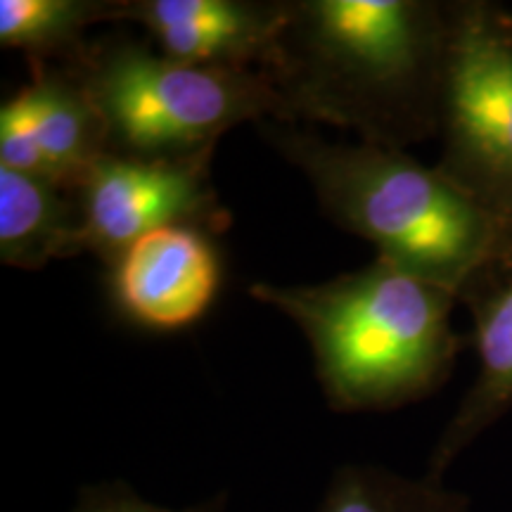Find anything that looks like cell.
Here are the masks:
<instances>
[{"label": "cell", "mask_w": 512, "mask_h": 512, "mask_svg": "<svg viewBox=\"0 0 512 512\" xmlns=\"http://www.w3.org/2000/svg\"><path fill=\"white\" fill-rule=\"evenodd\" d=\"M318 512H472L470 498L432 477L408 479L377 465H344Z\"/></svg>", "instance_id": "cell-13"}, {"label": "cell", "mask_w": 512, "mask_h": 512, "mask_svg": "<svg viewBox=\"0 0 512 512\" xmlns=\"http://www.w3.org/2000/svg\"><path fill=\"white\" fill-rule=\"evenodd\" d=\"M448 31L451 3L290 0L266 69L280 124H332L394 150L437 136Z\"/></svg>", "instance_id": "cell-1"}, {"label": "cell", "mask_w": 512, "mask_h": 512, "mask_svg": "<svg viewBox=\"0 0 512 512\" xmlns=\"http://www.w3.org/2000/svg\"><path fill=\"white\" fill-rule=\"evenodd\" d=\"M69 69L93 98L117 155H195L247 121L285 119L283 100L261 69L202 67L128 38L91 43Z\"/></svg>", "instance_id": "cell-4"}, {"label": "cell", "mask_w": 512, "mask_h": 512, "mask_svg": "<svg viewBox=\"0 0 512 512\" xmlns=\"http://www.w3.org/2000/svg\"><path fill=\"white\" fill-rule=\"evenodd\" d=\"M121 0H0V46L29 62L74 67L91 43L86 31L119 22Z\"/></svg>", "instance_id": "cell-12"}, {"label": "cell", "mask_w": 512, "mask_h": 512, "mask_svg": "<svg viewBox=\"0 0 512 512\" xmlns=\"http://www.w3.org/2000/svg\"><path fill=\"white\" fill-rule=\"evenodd\" d=\"M439 169L512 235V29L498 5L451 3Z\"/></svg>", "instance_id": "cell-5"}, {"label": "cell", "mask_w": 512, "mask_h": 512, "mask_svg": "<svg viewBox=\"0 0 512 512\" xmlns=\"http://www.w3.org/2000/svg\"><path fill=\"white\" fill-rule=\"evenodd\" d=\"M81 252L86 235L74 192L0 166V261L38 271Z\"/></svg>", "instance_id": "cell-11"}, {"label": "cell", "mask_w": 512, "mask_h": 512, "mask_svg": "<svg viewBox=\"0 0 512 512\" xmlns=\"http://www.w3.org/2000/svg\"><path fill=\"white\" fill-rule=\"evenodd\" d=\"M223 508H226V494L192 508L171 510L145 501L124 482H102L83 486L72 512H223Z\"/></svg>", "instance_id": "cell-14"}, {"label": "cell", "mask_w": 512, "mask_h": 512, "mask_svg": "<svg viewBox=\"0 0 512 512\" xmlns=\"http://www.w3.org/2000/svg\"><path fill=\"white\" fill-rule=\"evenodd\" d=\"M138 22L159 53L221 69L266 72L290 19V0H121L119 22Z\"/></svg>", "instance_id": "cell-9"}, {"label": "cell", "mask_w": 512, "mask_h": 512, "mask_svg": "<svg viewBox=\"0 0 512 512\" xmlns=\"http://www.w3.org/2000/svg\"><path fill=\"white\" fill-rule=\"evenodd\" d=\"M214 147L185 157H128L105 152L72 192L79 202L86 252L107 266L128 245L166 226L223 233L230 211L211 183Z\"/></svg>", "instance_id": "cell-6"}, {"label": "cell", "mask_w": 512, "mask_h": 512, "mask_svg": "<svg viewBox=\"0 0 512 512\" xmlns=\"http://www.w3.org/2000/svg\"><path fill=\"white\" fill-rule=\"evenodd\" d=\"M261 133L306 176L332 223L403 271L460 299L479 275L512 266V235L439 166L394 147L330 143L273 119L261 121Z\"/></svg>", "instance_id": "cell-2"}, {"label": "cell", "mask_w": 512, "mask_h": 512, "mask_svg": "<svg viewBox=\"0 0 512 512\" xmlns=\"http://www.w3.org/2000/svg\"><path fill=\"white\" fill-rule=\"evenodd\" d=\"M460 299L470 306L475 320L472 342L479 370L430 456L427 477L439 482L465 448L512 411V266L479 275Z\"/></svg>", "instance_id": "cell-10"}, {"label": "cell", "mask_w": 512, "mask_h": 512, "mask_svg": "<svg viewBox=\"0 0 512 512\" xmlns=\"http://www.w3.org/2000/svg\"><path fill=\"white\" fill-rule=\"evenodd\" d=\"M223 264L207 230L166 226L128 245L110 264L119 313L152 332H178L207 316Z\"/></svg>", "instance_id": "cell-8"}, {"label": "cell", "mask_w": 512, "mask_h": 512, "mask_svg": "<svg viewBox=\"0 0 512 512\" xmlns=\"http://www.w3.org/2000/svg\"><path fill=\"white\" fill-rule=\"evenodd\" d=\"M501 19H503L505 27L512 29V10H503V8H501Z\"/></svg>", "instance_id": "cell-15"}, {"label": "cell", "mask_w": 512, "mask_h": 512, "mask_svg": "<svg viewBox=\"0 0 512 512\" xmlns=\"http://www.w3.org/2000/svg\"><path fill=\"white\" fill-rule=\"evenodd\" d=\"M249 294L299 325L325 399L339 413L396 411L427 399L465 347L453 328L458 294L382 256L325 283H254Z\"/></svg>", "instance_id": "cell-3"}, {"label": "cell", "mask_w": 512, "mask_h": 512, "mask_svg": "<svg viewBox=\"0 0 512 512\" xmlns=\"http://www.w3.org/2000/svg\"><path fill=\"white\" fill-rule=\"evenodd\" d=\"M105 152V121L79 76L31 62V81L0 107V166L72 190Z\"/></svg>", "instance_id": "cell-7"}]
</instances>
